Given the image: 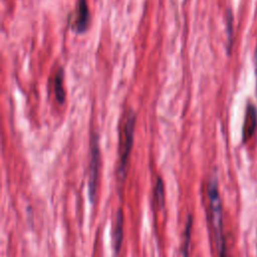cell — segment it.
Masks as SVG:
<instances>
[{
    "label": "cell",
    "mask_w": 257,
    "mask_h": 257,
    "mask_svg": "<svg viewBox=\"0 0 257 257\" xmlns=\"http://www.w3.org/2000/svg\"><path fill=\"white\" fill-rule=\"evenodd\" d=\"M208 197L210 200V210H211V221L212 227L215 235L217 251L219 257H230L227 249L225 234H224V224H223V209L222 202L218 189V180L216 176H212L208 182Z\"/></svg>",
    "instance_id": "cell-1"
},
{
    "label": "cell",
    "mask_w": 257,
    "mask_h": 257,
    "mask_svg": "<svg viewBox=\"0 0 257 257\" xmlns=\"http://www.w3.org/2000/svg\"><path fill=\"white\" fill-rule=\"evenodd\" d=\"M137 115L132 108H127L122 115L119 124V162H118V178L123 180L126 175L128 159L134 146L135 128Z\"/></svg>",
    "instance_id": "cell-2"
},
{
    "label": "cell",
    "mask_w": 257,
    "mask_h": 257,
    "mask_svg": "<svg viewBox=\"0 0 257 257\" xmlns=\"http://www.w3.org/2000/svg\"><path fill=\"white\" fill-rule=\"evenodd\" d=\"M100 167V150L98 135L93 134L90 139V161L88 169V197L91 203L95 201L97 181Z\"/></svg>",
    "instance_id": "cell-3"
},
{
    "label": "cell",
    "mask_w": 257,
    "mask_h": 257,
    "mask_svg": "<svg viewBox=\"0 0 257 257\" xmlns=\"http://www.w3.org/2000/svg\"><path fill=\"white\" fill-rule=\"evenodd\" d=\"M90 12L87 0H77L76 7L68 18V24L71 30L76 34H83L90 25Z\"/></svg>",
    "instance_id": "cell-4"
},
{
    "label": "cell",
    "mask_w": 257,
    "mask_h": 257,
    "mask_svg": "<svg viewBox=\"0 0 257 257\" xmlns=\"http://www.w3.org/2000/svg\"><path fill=\"white\" fill-rule=\"evenodd\" d=\"M257 127V109L253 103H248L245 110L244 123L242 127L243 142H247L254 135Z\"/></svg>",
    "instance_id": "cell-5"
},
{
    "label": "cell",
    "mask_w": 257,
    "mask_h": 257,
    "mask_svg": "<svg viewBox=\"0 0 257 257\" xmlns=\"http://www.w3.org/2000/svg\"><path fill=\"white\" fill-rule=\"evenodd\" d=\"M63 79H64V70L61 66H59L52 78L50 79V83H51V86L53 88V92H54V95H55V98H56V101L62 105L65 101V90H64V87H63Z\"/></svg>",
    "instance_id": "cell-6"
},
{
    "label": "cell",
    "mask_w": 257,
    "mask_h": 257,
    "mask_svg": "<svg viewBox=\"0 0 257 257\" xmlns=\"http://www.w3.org/2000/svg\"><path fill=\"white\" fill-rule=\"evenodd\" d=\"M112 238H113L114 253L118 254V252L120 251V247H121L122 239H123V212H122L121 208L118 209L117 214H116Z\"/></svg>",
    "instance_id": "cell-7"
},
{
    "label": "cell",
    "mask_w": 257,
    "mask_h": 257,
    "mask_svg": "<svg viewBox=\"0 0 257 257\" xmlns=\"http://www.w3.org/2000/svg\"><path fill=\"white\" fill-rule=\"evenodd\" d=\"M192 228H193V217L192 215H189L186 221V227H185V234H184V244L182 248L183 257H189V251H190V244H191V237H192Z\"/></svg>",
    "instance_id": "cell-8"
},
{
    "label": "cell",
    "mask_w": 257,
    "mask_h": 257,
    "mask_svg": "<svg viewBox=\"0 0 257 257\" xmlns=\"http://www.w3.org/2000/svg\"><path fill=\"white\" fill-rule=\"evenodd\" d=\"M226 27H227V37H228V52L231 50L232 46V35H233V16L231 10L226 13Z\"/></svg>",
    "instance_id": "cell-9"
},
{
    "label": "cell",
    "mask_w": 257,
    "mask_h": 257,
    "mask_svg": "<svg viewBox=\"0 0 257 257\" xmlns=\"http://www.w3.org/2000/svg\"><path fill=\"white\" fill-rule=\"evenodd\" d=\"M155 197L157 199V201L164 205V201H165V186H164V181L161 177H158L157 179V184L155 187Z\"/></svg>",
    "instance_id": "cell-10"
},
{
    "label": "cell",
    "mask_w": 257,
    "mask_h": 257,
    "mask_svg": "<svg viewBox=\"0 0 257 257\" xmlns=\"http://www.w3.org/2000/svg\"><path fill=\"white\" fill-rule=\"evenodd\" d=\"M255 74H256V80H257V45L255 49Z\"/></svg>",
    "instance_id": "cell-11"
}]
</instances>
